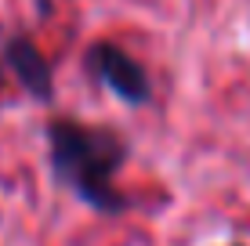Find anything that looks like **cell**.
<instances>
[{
    "mask_svg": "<svg viewBox=\"0 0 250 246\" xmlns=\"http://www.w3.org/2000/svg\"><path fill=\"white\" fill-rule=\"evenodd\" d=\"M51 149H55L58 174L69 185H76L83 199L105 210L124 207V199L113 192V170L124 159V149L113 134L83 131L76 123H55L51 127Z\"/></svg>",
    "mask_w": 250,
    "mask_h": 246,
    "instance_id": "6da1fadb",
    "label": "cell"
},
{
    "mask_svg": "<svg viewBox=\"0 0 250 246\" xmlns=\"http://www.w3.org/2000/svg\"><path fill=\"white\" fill-rule=\"evenodd\" d=\"M91 65L98 69V76L116 91L120 98H127L131 105H142L149 101V80H145L142 65H134L131 55H124L113 44H98L91 51Z\"/></svg>",
    "mask_w": 250,
    "mask_h": 246,
    "instance_id": "7a4b0ae2",
    "label": "cell"
},
{
    "mask_svg": "<svg viewBox=\"0 0 250 246\" xmlns=\"http://www.w3.org/2000/svg\"><path fill=\"white\" fill-rule=\"evenodd\" d=\"M7 62H11V69L19 73V80L37 98H47L51 95V69L44 62V55H40L29 40H11V44H7Z\"/></svg>",
    "mask_w": 250,
    "mask_h": 246,
    "instance_id": "3957f363",
    "label": "cell"
}]
</instances>
